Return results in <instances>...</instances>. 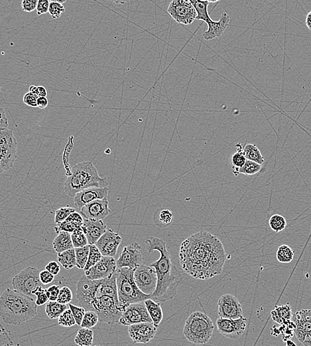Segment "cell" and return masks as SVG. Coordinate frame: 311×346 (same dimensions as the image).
Wrapping results in <instances>:
<instances>
[{
    "label": "cell",
    "instance_id": "cell-6",
    "mask_svg": "<svg viewBox=\"0 0 311 346\" xmlns=\"http://www.w3.org/2000/svg\"><path fill=\"white\" fill-rule=\"evenodd\" d=\"M135 268H122L116 271L119 302L125 307L151 298V296L143 294L135 284Z\"/></svg>",
    "mask_w": 311,
    "mask_h": 346
},
{
    "label": "cell",
    "instance_id": "cell-57",
    "mask_svg": "<svg viewBox=\"0 0 311 346\" xmlns=\"http://www.w3.org/2000/svg\"><path fill=\"white\" fill-rule=\"evenodd\" d=\"M8 126H9V123H8L6 113L3 108L1 107L0 108V129H7Z\"/></svg>",
    "mask_w": 311,
    "mask_h": 346
},
{
    "label": "cell",
    "instance_id": "cell-42",
    "mask_svg": "<svg viewBox=\"0 0 311 346\" xmlns=\"http://www.w3.org/2000/svg\"><path fill=\"white\" fill-rule=\"evenodd\" d=\"M58 324L62 327H69L76 325L75 319L72 314L71 309H67L60 315L58 319Z\"/></svg>",
    "mask_w": 311,
    "mask_h": 346
},
{
    "label": "cell",
    "instance_id": "cell-41",
    "mask_svg": "<svg viewBox=\"0 0 311 346\" xmlns=\"http://www.w3.org/2000/svg\"><path fill=\"white\" fill-rule=\"evenodd\" d=\"M74 212H76L75 208L70 207L69 206L58 208L54 212V222L55 224H58L65 221L68 216Z\"/></svg>",
    "mask_w": 311,
    "mask_h": 346
},
{
    "label": "cell",
    "instance_id": "cell-39",
    "mask_svg": "<svg viewBox=\"0 0 311 346\" xmlns=\"http://www.w3.org/2000/svg\"><path fill=\"white\" fill-rule=\"evenodd\" d=\"M72 243L74 248L84 247L89 245L86 236L81 227L76 228L71 234Z\"/></svg>",
    "mask_w": 311,
    "mask_h": 346
},
{
    "label": "cell",
    "instance_id": "cell-10",
    "mask_svg": "<svg viewBox=\"0 0 311 346\" xmlns=\"http://www.w3.org/2000/svg\"><path fill=\"white\" fill-rule=\"evenodd\" d=\"M167 12L175 22L183 25H190L197 20V12L190 0H173Z\"/></svg>",
    "mask_w": 311,
    "mask_h": 346
},
{
    "label": "cell",
    "instance_id": "cell-40",
    "mask_svg": "<svg viewBox=\"0 0 311 346\" xmlns=\"http://www.w3.org/2000/svg\"><path fill=\"white\" fill-rule=\"evenodd\" d=\"M102 257V253H101L100 250L95 244L90 245V254H89L87 264H86L85 268H84V272L88 270L89 269L96 265L97 263L100 262Z\"/></svg>",
    "mask_w": 311,
    "mask_h": 346
},
{
    "label": "cell",
    "instance_id": "cell-56",
    "mask_svg": "<svg viewBox=\"0 0 311 346\" xmlns=\"http://www.w3.org/2000/svg\"><path fill=\"white\" fill-rule=\"evenodd\" d=\"M44 270H47L51 274L54 275V276H56V275L59 274L61 268H60V266L57 262H56V261H50V262H48L46 265Z\"/></svg>",
    "mask_w": 311,
    "mask_h": 346
},
{
    "label": "cell",
    "instance_id": "cell-26",
    "mask_svg": "<svg viewBox=\"0 0 311 346\" xmlns=\"http://www.w3.org/2000/svg\"><path fill=\"white\" fill-rule=\"evenodd\" d=\"M52 247L58 254L74 248L71 234L65 232H60L52 242Z\"/></svg>",
    "mask_w": 311,
    "mask_h": 346
},
{
    "label": "cell",
    "instance_id": "cell-30",
    "mask_svg": "<svg viewBox=\"0 0 311 346\" xmlns=\"http://www.w3.org/2000/svg\"><path fill=\"white\" fill-rule=\"evenodd\" d=\"M292 309L290 304L276 307L272 311V317L274 321L279 323H286V320H290L292 316Z\"/></svg>",
    "mask_w": 311,
    "mask_h": 346
},
{
    "label": "cell",
    "instance_id": "cell-13",
    "mask_svg": "<svg viewBox=\"0 0 311 346\" xmlns=\"http://www.w3.org/2000/svg\"><path fill=\"white\" fill-rule=\"evenodd\" d=\"M140 323H153L144 301L129 305L123 313L118 323L130 326Z\"/></svg>",
    "mask_w": 311,
    "mask_h": 346
},
{
    "label": "cell",
    "instance_id": "cell-22",
    "mask_svg": "<svg viewBox=\"0 0 311 346\" xmlns=\"http://www.w3.org/2000/svg\"><path fill=\"white\" fill-rule=\"evenodd\" d=\"M294 333L300 342H304L307 335L311 332V309H303L294 315Z\"/></svg>",
    "mask_w": 311,
    "mask_h": 346
},
{
    "label": "cell",
    "instance_id": "cell-15",
    "mask_svg": "<svg viewBox=\"0 0 311 346\" xmlns=\"http://www.w3.org/2000/svg\"><path fill=\"white\" fill-rule=\"evenodd\" d=\"M218 315L223 319H238L243 317V309L237 297L230 294L220 297L218 301Z\"/></svg>",
    "mask_w": 311,
    "mask_h": 346
},
{
    "label": "cell",
    "instance_id": "cell-1",
    "mask_svg": "<svg viewBox=\"0 0 311 346\" xmlns=\"http://www.w3.org/2000/svg\"><path fill=\"white\" fill-rule=\"evenodd\" d=\"M226 256L221 240L205 230L189 236L180 246L182 268L197 280H207L221 274Z\"/></svg>",
    "mask_w": 311,
    "mask_h": 346
},
{
    "label": "cell",
    "instance_id": "cell-4",
    "mask_svg": "<svg viewBox=\"0 0 311 346\" xmlns=\"http://www.w3.org/2000/svg\"><path fill=\"white\" fill-rule=\"evenodd\" d=\"M107 184L106 178L100 177L92 162H82L72 167L71 173L64 183V192L68 197L74 198L83 190L107 187Z\"/></svg>",
    "mask_w": 311,
    "mask_h": 346
},
{
    "label": "cell",
    "instance_id": "cell-21",
    "mask_svg": "<svg viewBox=\"0 0 311 346\" xmlns=\"http://www.w3.org/2000/svg\"><path fill=\"white\" fill-rule=\"evenodd\" d=\"M109 193V188H89L76 194L74 197V204L76 208L80 210L84 206L96 200L107 198Z\"/></svg>",
    "mask_w": 311,
    "mask_h": 346
},
{
    "label": "cell",
    "instance_id": "cell-52",
    "mask_svg": "<svg viewBox=\"0 0 311 346\" xmlns=\"http://www.w3.org/2000/svg\"><path fill=\"white\" fill-rule=\"evenodd\" d=\"M37 0H23L21 2L22 10L25 12H32L37 9Z\"/></svg>",
    "mask_w": 311,
    "mask_h": 346
},
{
    "label": "cell",
    "instance_id": "cell-2",
    "mask_svg": "<svg viewBox=\"0 0 311 346\" xmlns=\"http://www.w3.org/2000/svg\"><path fill=\"white\" fill-rule=\"evenodd\" d=\"M148 252L157 250L160 253V257L150 266L155 270L157 276V284L151 298L163 302L174 299L177 290L183 280L181 272L171 262L170 253L167 250L166 242L157 237H150L145 241Z\"/></svg>",
    "mask_w": 311,
    "mask_h": 346
},
{
    "label": "cell",
    "instance_id": "cell-38",
    "mask_svg": "<svg viewBox=\"0 0 311 346\" xmlns=\"http://www.w3.org/2000/svg\"><path fill=\"white\" fill-rule=\"evenodd\" d=\"M269 224L271 229L273 231L277 232H280L286 229L287 224V220L284 216L280 215V214H274L271 216L270 220H269Z\"/></svg>",
    "mask_w": 311,
    "mask_h": 346
},
{
    "label": "cell",
    "instance_id": "cell-53",
    "mask_svg": "<svg viewBox=\"0 0 311 346\" xmlns=\"http://www.w3.org/2000/svg\"><path fill=\"white\" fill-rule=\"evenodd\" d=\"M66 220L72 222V223L76 224V225L78 226H82L83 225L84 221L83 216L81 215V214L78 213V212L76 211L70 214Z\"/></svg>",
    "mask_w": 311,
    "mask_h": 346
},
{
    "label": "cell",
    "instance_id": "cell-27",
    "mask_svg": "<svg viewBox=\"0 0 311 346\" xmlns=\"http://www.w3.org/2000/svg\"><path fill=\"white\" fill-rule=\"evenodd\" d=\"M144 302L153 324L158 327L163 318V312L160 302H157L152 299H147Z\"/></svg>",
    "mask_w": 311,
    "mask_h": 346
},
{
    "label": "cell",
    "instance_id": "cell-51",
    "mask_svg": "<svg viewBox=\"0 0 311 346\" xmlns=\"http://www.w3.org/2000/svg\"><path fill=\"white\" fill-rule=\"evenodd\" d=\"M50 2L48 0H39L37 6V16L43 15L48 13V10H49Z\"/></svg>",
    "mask_w": 311,
    "mask_h": 346
},
{
    "label": "cell",
    "instance_id": "cell-63",
    "mask_svg": "<svg viewBox=\"0 0 311 346\" xmlns=\"http://www.w3.org/2000/svg\"><path fill=\"white\" fill-rule=\"evenodd\" d=\"M94 346H100V345H94Z\"/></svg>",
    "mask_w": 311,
    "mask_h": 346
},
{
    "label": "cell",
    "instance_id": "cell-43",
    "mask_svg": "<svg viewBox=\"0 0 311 346\" xmlns=\"http://www.w3.org/2000/svg\"><path fill=\"white\" fill-rule=\"evenodd\" d=\"M98 321V315L95 311H86L80 326L84 327V328L91 329L96 326Z\"/></svg>",
    "mask_w": 311,
    "mask_h": 346
},
{
    "label": "cell",
    "instance_id": "cell-46",
    "mask_svg": "<svg viewBox=\"0 0 311 346\" xmlns=\"http://www.w3.org/2000/svg\"><path fill=\"white\" fill-rule=\"evenodd\" d=\"M65 8L63 4L58 3L56 0L50 2L48 13L53 19H58L65 12Z\"/></svg>",
    "mask_w": 311,
    "mask_h": 346
},
{
    "label": "cell",
    "instance_id": "cell-16",
    "mask_svg": "<svg viewBox=\"0 0 311 346\" xmlns=\"http://www.w3.org/2000/svg\"><path fill=\"white\" fill-rule=\"evenodd\" d=\"M141 250V246L135 242L125 246L116 260L117 268L135 269L140 266L143 262Z\"/></svg>",
    "mask_w": 311,
    "mask_h": 346
},
{
    "label": "cell",
    "instance_id": "cell-5",
    "mask_svg": "<svg viewBox=\"0 0 311 346\" xmlns=\"http://www.w3.org/2000/svg\"><path fill=\"white\" fill-rule=\"evenodd\" d=\"M214 330L215 325L211 317L201 311H195L186 320L183 334L189 342L203 345L209 342Z\"/></svg>",
    "mask_w": 311,
    "mask_h": 346
},
{
    "label": "cell",
    "instance_id": "cell-61",
    "mask_svg": "<svg viewBox=\"0 0 311 346\" xmlns=\"http://www.w3.org/2000/svg\"><path fill=\"white\" fill-rule=\"evenodd\" d=\"M286 346H297V344L292 339H288L286 341Z\"/></svg>",
    "mask_w": 311,
    "mask_h": 346
},
{
    "label": "cell",
    "instance_id": "cell-44",
    "mask_svg": "<svg viewBox=\"0 0 311 346\" xmlns=\"http://www.w3.org/2000/svg\"><path fill=\"white\" fill-rule=\"evenodd\" d=\"M261 169V165L247 160L245 165L240 170V174H243V175L247 176L254 175L259 173Z\"/></svg>",
    "mask_w": 311,
    "mask_h": 346
},
{
    "label": "cell",
    "instance_id": "cell-11",
    "mask_svg": "<svg viewBox=\"0 0 311 346\" xmlns=\"http://www.w3.org/2000/svg\"><path fill=\"white\" fill-rule=\"evenodd\" d=\"M100 280H93L86 275L82 276L76 285V297L80 306L92 311V302L96 297Z\"/></svg>",
    "mask_w": 311,
    "mask_h": 346
},
{
    "label": "cell",
    "instance_id": "cell-59",
    "mask_svg": "<svg viewBox=\"0 0 311 346\" xmlns=\"http://www.w3.org/2000/svg\"><path fill=\"white\" fill-rule=\"evenodd\" d=\"M38 97H44L47 98L48 92L46 88L43 86H37V94Z\"/></svg>",
    "mask_w": 311,
    "mask_h": 346
},
{
    "label": "cell",
    "instance_id": "cell-45",
    "mask_svg": "<svg viewBox=\"0 0 311 346\" xmlns=\"http://www.w3.org/2000/svg\"><path fill=\"white\" fill-rule=\"evenodd\" d=\"M33 294L36 297L35 301L38 306L46 304L49 301L47 291L43 286L37 287L33 292Z\"/></svg>",
    "mask_w": 311,
    "mask_h": 346
},
{
    "label": "cell",
    "instance_id": "cell-35",
    "mask_svg": "<svg viewBox=\"0 0 311 346\" xmlns=\"http://www.w3.org/2000/svg\"><path fill=\"white\" fill-rule=\"evenodd\" d=\"M244 154L246 159L249 161L255 162L256 163L262 165L265 161L261 152L256 145L248 144L244 147Z\"/></svg>",
    "mask_w": 311,
    "mask_h": 346
},
{
    "label": "cell",
    "instance_id": "cell-48",
    "mask_svg": "<svg viewBox=\"0 0 311 346\" xmlns=\"http://www.w3.org/2000/svg\"><path fill=\"white\" fill-rule=\"evenodd\" d=\"M73 298L71 290L68 287L64 286L60 288L59 295H58V302L62 304H68L71 302Z\"/></svg>",
    "mask_w": 311,
    "mask_h": 346
},
{
    "label": "cell",
    "instance_id": "cell-58",
    "mask_svg": "<svg viewBox=\"0 0 311 346\" xmlns=\"http://www.w3.org/2000/svg\"><path fill=\"white\" fill-rule=\"evenodd\" d=\"M49 104V101L47 98L44 97H39L37 99V107L40 109H45Z\"/></svg>",
    "mask_w": 311,
    "mask_h": 346
},
{
    "label": "cell",
    "instance_id": "cell-60",
    "mask_svg": "<svg viewBox=\"0 0 311 346\" xmlns=\"http://www.w3.org/2000/svg\"><path fill=\"white\" fill-rule=\"evenodd\" d=\"M306 25L307 28L311 31V11L309 12L306 16Z\"/></svg>",
    "mask_w": 311,
    "mask_h": 346
},
{
    "label": "cell",
    "instance_id": "cell-23",
    "mask_svg": "<svg viewBox=\"0 0 311 346\" xmlns=\"http://www.w3.org/2000/svg\"><path fill=\"white\" fill-rule=\"evenodd\" d=\"M82 228L87 238L89 245L96 244L108 230L106 223L103 220L87 219H84Z\"/></svg>",
    "mask_w": 311,
    "mask_h": 346
},
{
    "label": "cell",
    "instance_id": "cell-8",
    "mask_svg": "<svg viewBox=\"0 0 311 346\" xmlns=\"http://www.w3.org/2000/svg\"><path fill=\"white\" fill-rule=\"evenodd\" d=\"M13 290L31 297H36L33 292L37 287L43 286L40 280V271L34 266H28L16 274L11 281Z\"/></svg>",
    "mask_w": 311,
    "mask_h": 346
},
{
    "label": "cell",
    "instance_id": "cell-28",
    "mask_svg": "<svg viewBox=\"0 0 311 346\" xmlns=\"http://www.w3.org/2000/svg\"><path fill=\"white\" fill-rule=\"evenodd\" d=\"M236 147L237 151L232 155L230 161L232 164V172L236 177H238L240 174V170L245 165L247 159L244 155V147H242L241 143H238Z\"/></svg>",
    "mask_w": 311,
    "mask_h": 346
},
{
    "label": "cell",
    "instance_id": "cell-33",
    "mask_svg": "<svg viewBox=\"0 0 311 346\" xmlns=\"http://www.w3.org/2000/svg\"><path fill=\"white\" fill-rule=\"evenodd\" d=\"M173 214L168 209L159 210L154 215L155 224L160 228H166L173 223Z\"/></svg>",
    "mask_w": 311,
    "mask_h": 346
},
{
    "label": "cell",
    "instance_id": "cell-14",
    "mask_svg": "<svg viewBox=\"0 0 311 346\" xmlns=\"http://www.w3.org/2000/svg\"><path fill=\"white\" fill-rule=\"evenodd\" d=\"M247 319L242 317L238 319H217L216 321L218 331L224 337L236 339L241 337L247 327Z\"/></svg>",
    "mask_w": 311,
    "mask_h": 346
},
{
    "label": "cell",
    "instance_id": "cell-62",
    "mask_svg": "<svg viewBox=\"0 0 311 346\" xmlns=\"http://www.w3.org/2000/svg\"><path fill=\"white\" fill-rule=\"evenodd\" d=\"M219 1H209V3H217V2H219Z\"/></svg>",
    "mask_w": 311,
    "mask_h": 346
},
{
    "label": "cell",
    "instance_id": "cell-50",
    "mask_svg": "<svg viewBox=\"0 0 311 346\" xmlns=\"http://www.w3.org/2000/svg\"><path fill=\"white\" fill-rule=\"evenodd\" d=\"M38 98H39V97L33 94V93L29 92L24 95L23 103L27 106L37 107Z\"/></svg>",
    "mask_w": 311,
    "mask_h": 346
},
{
    "label": "cell",
    "instance_id": "cell-55",
    "mask_svg": "<svg viewBox=\"0 0 311 346\" xmlns=\"http://www.w3.org/2000/svg\"><path fill=\"white\" fill-rule=\"evenodd\" d=\"M54 276V275L46 270L40 272V280L43 285L49 284L53 282Z\"/></svg>",
    "mask_w": 311,
    "mask_h": 346
},
{
    "label": "cell",
    "instance_id": "cell-17",
    "mask_svg": "<svg viewBox=\"0 0 311 346\" xmlns=\"http://www.w3.org/2000/svg\"><path fill=\"white\" fill-rule=\"evenodd\" d=\"M117 270L116 260L114 257L103 256L100 262L86 271L85 275L91 280H103L112 276Z\"/></svg>",
    "mask_w": 311,
    "mask_h": 346
},
{
    "label": "cell",
    "instance_id": "cell-37",
    "mask_svg": "<svg viewBox=\"0 0 311 346\" xmlns=\"http://www.w3.org/2000/svg\"><path fill=\"white\" fill-rule=\"evenodd\" d=\"M74 249L76 253V267L80 270H84L90 254V245Z\"/></svg>",
    "mask_w": 311,
    "mask_h": 346
},
{
    "label": "cell",
    "instance_id": "cell-18",
    "mask_svg": "<svg viewBox=\"0 0 311 346\" xmlns=\"http://www.w3.org/2000/svg\"><path fill=\"white\" fill-rule=\"evenodd\" d=\"M157 331V327L153 323H140L128 327L129 335L135 343L150 342Z\"/></svg>",
    "mask_w": 311,
    "mask_h": 346
},
{
    "label": "cell",
    "instance_id": "cell-31",
    "mask_svg": "<svg viewBox=\"0 0 311 346\" xmlns=\"http://www.w3.org/2000/svg\"><path fill=\"white\" fill-rule=\"evenodd\" d=\"M197 12V20H201L207 24L211 20L209 14L208 7L209 1H199V0H190Z\"/></svg>",
    "mask_w": 311,
    "mask_h": 346
},
{
    "label": "cell",
    "instance_id": "cell-47",
    "mask_svg": "<svg viewBox=\"0 0 311 346\" xmlns=\"http://www.w3.org/2000/svg\"><path fill=\"white\" fill-rule=\"evenodd\" d=\"M80 227H81V226H76V224L65 220V221L56 224L55 227H54V231L57 234L62 232H68V233L72 234L76 228Z\"/></svg>",
    "mask_w": 311,
    "mask_h": 346
},
{
    "label": "cell",
    "instance_id": "cell-25",
    "mask_svg": "<svg viewBox=\"0 0 311 346\" xmlns=\"http://www.w3.org/2000/svg\"><path fill=\"white\" fill-rule=\"evenodd\" d=\"M117 271V270H116ZM108 296L118 300V288L116 284V272L108 278L100 280L96 297Z\"/></svg>",
    "mask_w": 311,
    "mask_h": 346
},
{
    "label": "cell",
    "instance_id": "cell-34",
    "mask_svg": "<svg viewBox=\"0 0 311 346\" xmlns=\"http://www.w3.org/2000/svg\"><path fill=\"white\" fill-rule=\"evenodd\" d=\"M94 341V332L91 329L82 327L78 329L74 342L78 346H92Z\"/></svg>",
    "mask_w": 311,
    "mask_h": 346
},
{
    "label": "cell",
    "instance_id": "cell-29",
    "mask_svg": "<svg viewBox=\"0 0 311 346\" xmlns=\"http://www.w3.org/2000/svg\"><path fill=\"white\" fill-rule=\"evenodd\" d=\"M57 261L66 270L76 267L75 249H70L57 255Z\"/></svg>",
    "mask_w": 311,
    "mask_h": 346
},
{
    "label": "cell",
    "instance_id": "cell-9",
    "mask_svg": "<svg viewBox=\"0 0 311 346\" xmlns=\"http://www.w3.org/2000/svg\"><path fill=\"white\" fill-rule=\"evenodd\" d=\"M17 142L13 131L8 129L0 130V173L13 167L17 158Z\"/></svg>",
    "mask_w": 311,
    "mask_h": 346
},
{
    "label": "cell",
    "instance_id": "cell-7",
    "mask_svg": "<svg viewBox=\"0 0 311 346\" xmlns=\"http://www.w3.org/2000/svg\"><path fill=\"white\" fill-rule=\"evenodd\" d=\"M126 307L114 297L108 296L96 297L92 302V311L98 315L99 321L110 325L119 323Z\"/></svg>",
    "mask_w": 311,
    "mask_h": 346
},
{
    "label": "cell",
    "instance_id": "cell-24",
    "mask_svg": "<svg viewBox=\"0 0 311 346\" xmlns=\"http://www.w3.org/2000/svg\"><path fill=\"white\" fill-rule=\"evenodd\" d=\"M230 16L226 12L222 14L221 18L218 22L210 20L208 22V30L203 34V38L207 41L221 37L226 30H227L230 24Z\"/></svg>",
    "mask_w": 311,
    "mask_h": 346
},
{
    "label": "cell",
    "instance_id": "cell-19",
    "mask_svg": "<svg viewBox=\"0 0 311 346\" xmlns=\"http://www.w3.org/2000/svg\"><path fill=\"white\" fill-rule=\"evenodd\" d=\"M122 238L112 229H108L95 245L100 250L103 256L114 257L118 252Z\"/></svg>",
    "mask_w": 311,
    "mask_h": 346
},
{
    "label": "cell",
    "instance_id": "cell-54",
    "mask_svg": "<svg viewBox=\"0 0 311 346\" xmlns=\"http://www.w3.org/2000/svg\"><path fill=\"white\" fill-rule=\"evenodd\" d=\"M60 290V288L59 286H56V285H52V286H50V287H48V288H46L49 301L57 300L58 295H59Z\"/></svg>",
    "mask_w": 311,
    "mask_h": 346
},
{
    "label": "cell",
    "instance_id": "cell-36",
    "mask_svg": "<svg viewBox=\"0 0 311 346\" xmlns=\"http://www.w3.org/2000/svg\"><path fill=\"white\" fill-rule=\"evenodd\" d=\"M276 258L280 263L288 264L292 262L294 258V251L290 246L283 244L279 246L277 250Z\"/></svg>",
    "mask_w": 311,
    "mask_h": 346
},
{
    "label": "cell",
    "instance_id": "cell-3",
    "mask_svg": "<svg viewBox=\"0 0 311 346\" xmlns=\"http://www.w3.org/2000/svg\"><path fill=\"white\" fill-rule=\"evenodd\" d=\"M35 299L15 290L7 288L0 297V315L4 323L19 325L37 313Z\"/></svg>",
    "mask_w": 311,
    "mask_h": 346
},
{
    "label": "cell",
    "instance_id": "cell-32",
    "mask_svg": "<svg viewBox=\"0 0 311 346\" xmlns=\"http://www.w3.org/2000/svg\"><path fill=\"white\" fill-rule=\"evenodd\" d=\"M68 309L67 305L57 301H49L46 304L45 312L50 319H58L60 315Z\"/></svg>",
    "mask_w": 311,
    "mask_h": 346
},
{
    "label": "cell",
    "instance_id": "cell-20",
    "mask_svg": "<svg viewBox=\"0 0 311 346\" xmlns=\"http://www.w3.org/2000/svg\"><path fill=\"white\" fill-rule=\"evenodd\" d=\"M110 212L107 198L95 200L80 210V213L84 219L92 220H103Z\"/></svg>",
    "mask_w": 311,
    "mask_h": 346
},
{
    "label": "cell",
    "instance_id": "cell-49",
    "mask_svg": "<svg viewBox=\"0 0 311 346\" xmlns=\"http://www.w3.org/2000/svg\"><path fill=\"white\" fill-rule=\"evenodd\" d=\"M69 308L71 309L72 314L75 319L76 325H81L82 321L83 320L84 315L86 312V309L83 307L77 306V305H72L71 303H69Z\"/></svg>",
    "mask_w": 311,
    "mask_h": 346
},
{
    "label": "cell",
    "instance_id": "cell-12",
    "mask_svg": "<svg viewBox=\"0 0 311 346\" xmlns=\"http://www.w3.org/2000/svg\"><path fill=\"white\" fill-rule=\"evenodd\" d=\"M134 280L143 294L151 296L156 289L157 276L153 267L143 264L137 267L134 272Z\"/></svg>",
    "mask_w": 311,
    "mask_h": 346
}]
</instances>
